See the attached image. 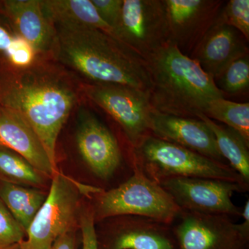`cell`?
Segmentation results:
<instances>
[{
  "label": "cell",
  "mask_w": 249,
  "mask_h": 249,
  "mask_svg": "<svg viewBox=\"0 0 249 249\" xmlns=\"http://www.w3.org/2000/svg\"><path fill=\"white\" fill-rule=\"evenodd\" d=\"M134 163L159 183L169 178H196L249 184L230 165L152 135L134 148Z\"/></svg>",
  "instance_id": "obj_6"
},
{
  "label": "cell",
  "mask_w": 249,
  "mask_h": 249,
  "mask_svg": "<svg viewBox=\"0 0 249 249\" xmlns=\"http://www.w3.org/2000/svg\"><path fill=\"white\" fill-rule=\"evenodd\" d=\"M209 119L220 121L240 134L249 145V103H236L225 98L209 103L204 114Z\"/></svg>",
  "instance_id": "obj_23"
},
{
  "label": "cell",
  "mask_w": 249,
  "mask_h": 249,
  "mask_svg": "<svg viewBox=\"0 0 249 249\" xmlns=\"http://www.w3.org/2000/svg\"><path fill=\"white\" fill-rule=\"evenodd\" d=\"M55 28L52 58L82 83L124 85L150 93L143 60L114 36L93 28Z\"/></svg>",
  "instance_id": "obj_2"
},
{
  "label": "cell",
  "mask_w": 249,
  "mask_h": 249,
  "mask_svg": "<svg viewBox=\"0 0 249 249\" xmlns=\"http://www.w3.org/2000/svg\"><path fill=\"white\" fill-rule=\"evenodd\" d=\"M182 211L239 216L242 209L232 201L235 193L249 191V184L196 178H173L160 183Z\"/></svg>",
  "instance_id": "obj_9"
},
{
  "label": "cell",
  "mask_w": 249,
  "mask_h": 249,
  "mask_svg": "<svg viewBox=\"0 0 249 249\" xmlns=\"http://www.w3.org/2000/svg\"><path fill=\"white\" fill-rule=\"evenodd\" d=\"M0 146L22 156L46 177L58 170L51 161L37 134L19 113L0 106Z\"/></svg>",
  "instance_id": "obj_17"
},
{
  "label": "cell",
  "mask_w": 249,
  "mask_h": 249,
  "mask_svg": "<svg viewBox=\"0 0 249 249\" xmlns=\"http://www.w3.org/2000/svg\"><path fill=\"white\" fill-rule=\"evenodd\" d=\"M77 231H71L64 234L48 249H76Z\"/></svg>",
  "instance_id": "obj_29"
},
{
  "label": "cell",
  "mask_w": 249,
  "mask_h": 249,
  "mask_svg": "<svg viewBox=\"0 0 249 249\" xmlns=\"http://www.w3.org/2000/svg\"><path fill=\"white\" fill-rule=\"evenodd\" d=\"M100 17L112 29L120 20L124 0H91ZM114 36V35H113Z\"/></svg>",
  "instance_id": "obj_28"
},
{
  "label": "cell",
  "mask_w": 249,
  "mask_h": 249,
  "mask_svg": "<svg viewBox=\"0 0 249 249\" xmlns=\"http://www.w3.org/2000/svg\"><path fill=\"white\" fill-rule=\"evenodd\" d=\"M178 219L173 227L178 249H248L249 237L229 216L182 211Z\"/></svg>",
  "instance_id": "obj_12"
},
{
  "label": "cell",
  "mask_w": 249,
  "mask_h": 249,
  "mask_svg": "<svg viewBox=\"0 0 249 249\" xmlns=\"http://www.w3.org/2000/svg\"><path fill=\"white\" fill-rule=\"evenodd\" d=\"M73 114L76 119L73 143L78 157L95 177L109 179L122 164V152L117 139L87 107L86 101Z\"/></svg>",
  "instance_id": "obj_8"
},
{
  "label": "cell",
  "mask_w": 249,
  "mask_h": 249,
  "mask_svg": "<svg viewBox=\"0 0 249 249\" xmlns=\"http://www.w3.org/2000/svg\"><path fill=\"white\" fill-rule=\"evenodd\" d=\"M167 42L189 56L203 36L213 25L224 1L162 0Z\"/></svg>",
  "instance_id": "obj_13"
},
{
  "label": "cell",
  "mask_w": 249,
  "mask_h": 249,
  "mask_svg": "<svg viewBox=\"0 0 249 249\" xmlns=\"http://www.w3.org/2000/svg\"><path fill=\"white\" fill-rule=\"evenodd\" d=\"M26 237L27 232L0 199V245H19Z\"/></svg>",
  "instance_id": "obj_26"
},
{
  "label": "cell",
  "mask_w": 249,
  "mask_h": 249,
  "mask_svg": "<svg viewBox=\"0 0 249 249\" xmlns=\"http://www.w3.org/2000/svg\"><path fill=\"white\" fill-rule=\"evenodd\" d=\"M150 130L151 135L157 138L225 163L213 133L200 119L168 115L153 110Z\"/></svg>",
  "instance_id": "obj_14"
},
{
  "label": "cell",
  "mask_w": 249,
  "mask_h": 249,
  "mask_svg": "<svg viewBox=\"0 0 249 249\" xmlns=\"http://www.w3.org/2000/svg\"><path fill=\"white\" fill-rule=\"evenodd\" d=\"M0 249H21L20 244H19V245L9 246V247H6V246L0 245Z\"/></svg>",
  "instance_id": "obj_31"
},
{
  "label": "cell",
  "mask_w": 249,
  "mask_h": 249,
  "mask_svg": "<svg viewBox=\"0 0 249 249\" xmlns=\"http://www.w3.org/2000/svg\"><path fill=\"white\" fill-rule=\"evenodd\" d=\"M247 42L233 27L214 22L188 57L214 80L232 62L249 55Z\"/></svg>",
  "instance_id": "obj_15"
},
{
  "label": "cell",
  "mask_w": 249,
  "mask_h": 249,
  "mask_svg": "<svg viewBox=\"0 0 249 249\" xmlns=\"http://www.w3.org/2000/svg\"><path fill=\"white\" fill-rule=\"evenodd\" d=\"M103 191L55 171L46 200L28 229L21 249H48L64 234L78 230L84 197H92Z\"/></svg>",
  "instance_id": "obj_4"
},
{
  "label": "cell",
  "mask_w": 249,
  "mask_h": 249,
  "mask_svg": "<svg viewBox=\"0 0 249 249\" xmlns=\"http://www.w3.org/2000/svg\"><path fill=\"white\" fill-rule=\"evenodd\" d=\"M92 197L96 223L117 216L134 215L173 225L182 212L169 193L136 164L133 175L125 181Z\"/></svg>",
  "instance_id": "obj_5"
},
{
  "label": "cell",
  "mask_w": 249,
  "mask_h": 249,
  "mask_svg": "<svg viewBox=\"0 0 249 249\" xmlns=\"http://www.w3.org/2000/svg\"><path fill=\"white\" fill-rule=\"evenodd\" d=\"M81 232L82 249H98L96 232V222L91 204L84 201L79 219Z\"/></svg>",
  "instance_id": "obj_27"
},
{
  "label": "cell",
  "mask_w": 249,
  "mask_h": 249,
  "mask_svg": "<svg viewBox=\"0 0 249 249\" xmlns=\"http://www.w3.org/2000/svg\"><path fill=\"white\" fill-rule=\"evenodd\" d=\"M83 83L52 58L0 73V106L17 111L38 136L57 166V145L70 116L85 102Z\"/></svg>",
  "instance_id": "obj_1"
},
{
  "label": "cell",
  "mask_w": 249,
  "mask_h": 249,
  "mask_svg": "<svg viewBox=\"0 0 249 249\" xmlns=\"http://www.w3.org/2000/svg\"><path fill=\"white\" fill-rule=\"evenodd\" d=\"M241 217L242 222L238 224L241 231L246 236L249 237V200L246 201L245 206L242 208Z\"/></svg>",
  "instance_id": "obj_30"
},
{
  "label": "cell",
  "mask_w": 249,
  "mask_h": 249,
  "mask_svg": "<svg viewBox=\"0 0 249 249\" xmlns=\"http://www.w3.org/2000/svg\"><path fill=\"white\" fill-rule=\"evenodd\" d=\"M96 228L98 249H178L173 225L150 218H108Z\"/></svg>",
  "instance_id": "obj_10"
},
{
  "label": "cell",
  "mask_w": 249,
  "mask_h": 249,
  "mask_svg": "<svg viewBox=\"0 0 249 249\" xmlns=\"http://www.w3.org/2000/svg\"><path fill=\"white\" fill-rule=\"evenodd\" d=\"M41 3L55 27L93 28L113 36L112 29L100 17L91 0H41Z\"/></svg>",
  "instance_id": "obj_18"
},
{
  "label": "cell",
  "mask_w": 249,
  "mask_h": 249,
  "mask_svg": "<svg viewBox=\"0 0 249 249\" xmlns=\"http://www.w3.org/2000/svg\"><path fill=\"white\" fill-rule=\"evenodd\" d=\"M198 119L204 121L212 131L218 150L224 160L249 184V145L240 134L228 126L219 124L203 114Z\"/></svg>",
  "instance_id": "obj_21"
},
{
  "label": "cell",
  "mask_w": 249,
  "mask_h": 249,
  "mask_svg": "<svg viewBox=\"0 0 249 249\" xmlns=\"http://www.w3.org/2000/svg\"><path fill=\"white\" fill-rule=\"evenodd\" d=\"M142 59L151 82L150 104L157 112L198 119L211 101L224 98L213 78L173 44L165 42Z\"/></svg>",
  "instance_id": "obj_3"
},
{
  "label": "cell",
  "mask_w": 249,
  "mask_h": 249,
  "mask_svg": "<svg viewBox=\"0 0 249 249\" xmlns=\"http://www.w3.org/2000/svg\"><path fill=\"white\" fill-rule=\"evenodd\" d=\"M44 58L18 34L0 6V73L20 71Z\"/></svg>",
  "instance_id": "obj_19"
},
{
  "label": "cell",
  "mask_w": 249,
  "mask_h": 249,
  "mask_svg": "<svg viewBox=\"0 0 249 249\" xmlns=\"http://www.w3.org/2000/svg\"><path fill=\"white\" fill-rule=\"evenodd\" d=\"M0 180L44 191L51 181L22 156L3 146H0Z\"/></svg>",
  "instance_id": "obj_22"
},
{
  "label": "cell",
  "mask_w": 249,
  "mask_h": 249,
  "mask_svg": "<svg viewBox=\"0 0 249 249\" xmlns=\"http://www.w3.org/2000/svg\"><path fill=\"white\" fill-rule=\"evenodd\" d=\"M1 0H0V6H1Z\"/></svg>",
  "instance_id": "obj_32"
},
{
  "label": "cell",
  "mask_w": 249,
  "mask_h": 249,
  "mask_svg": "<svg viewBox=\"0 0 249 249\" xmlns=\"http://www.w3.org/2000/svg\"><path fill=\"white\" fill-rule=\"evenodd\" d=\"M1 10L39 55L52 58L56 29L44 12L41 0H1Z\"/></svg>",
  "instance_id": "obj_16"
},
{
  "label": "cell",
  "mask_w": 249,
  "mask_h": 249,
  "mask_svg": "<svg viewBox=\"0 0 249 249\" xmlns=\"http://www.w3.org/2000/svg\"><path fill=\"white\" fill-rule=\"evenodd\" d=\"M214 82L224 96L226 93L237 95L248 91L249 55L241 57L231 63Z\"/></svg>",
  "instance_id": "obj_24"
},
{
  "label": "cell",
  "mask_w": 249,
  "mask_h": 249,
  "mask_svg": "<svg viewBox=\"0 0 249 249\" xmlns=\"http://www.w3.org/2000/svg\"><path fill=\"white\" fill-rule=\"evenodd\" d=\"M83 84L87 102L109 114L120 126L134 148L151 135L154 109L148 93L124 85Z\"/></svg>",
  "instance_id": "obj_7"
},
{
  "label": "cell",
  "mask_w": 249,
  "mask_h": 249,
  "mask_svg": "<svg viewBox=\"0 0 249 249\" xmlns=\"http://www.w3.org/2000/svg\"><path fill=\"white\" fill-rule=\"evenodd\" d=\"M113 35L142 58L168 42L162 0H124Z\"/></svg>",
  "instance_id": "obj_11"
},
{
  "label": "cell",
  "mask_w": 249,
  "mask_h": 249,
  "mask_svg": "<svg viewBox=\"0 0 249 249\" xmlns=\"http://www.w3.org/2000/svg\"><path fill=\"white\" fill-rule=\"evenodd\" d=\"M215 22L233 27L249 40V1L231 0L224 3Z\"/></svg>",
  "instance_id": "obj_25"
},
{
  "label": "cell",
  "mask_w": 249,
  "mask_h": 249,
  "mask_svg": "<svg viewBox=\"0 0 249 249\" xmlns=\"http://www.w3.org/2000/svg\"><path fill=\"white\" fill-rule=\"evenodd\" d=\"M47 192L0 180V199L26 232L45 202Z\"/></svg>",
  "instance_id": "obj_20"
}]
</instances>
